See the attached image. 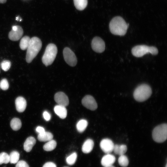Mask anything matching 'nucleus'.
Listing matches in <instances>:
<instances>
[{"mask_svg": "<svg viewBox=\"0 0 167 167\" xmlns=\"http://www.w3.org/2000/svg\"><path fill=\"white\" fill-rule=\"evenodd\" d=\"M129 24H127L121 16L113 17L109 24V28L111 32L116 35L124 36L126 34Z\"/></svg>", "mask_w": 167, "mask_h": 167, "instance_id": "1", "label": "nucleus"}, {"mask_svg": "<svg viewBox=\"0 0 167 167\" xmlns=\"http://www.w3.org/2000/svg\"><path fill=\"white\" fill-rule=\"evenodd\" d=\"M42 45V42L39 38L33 37L30 39L27 49L26 59L28 63L31 62L41 50Z\"/></svg>", "mask_w": 167, "mask_h": 167, "instance_id": "2", "label": "nucleus"}, {"mask_svg": "<svg viewBox=\"0 0 167 167\" xmlns=\"http://www.w3.org/2000/svg\"><path fill=\"white\" fill-rule=\"evenodd\" d=\"M152 93L151 87L148 84H142L135 89L133 93V96L136 101L143 102L148 99Z\"/></svg>", "mask_w": 167, "mask_h": 167, "instance_id": "3", "label": "nucleus"}, {"mask_svg": "<svg viewBox=\"0 0 167 167\" xmlns=\"http://www.w3.org/2000/svg\"><path fill=\"white\" fill-rule=\"evenodd\" d=\"M57 52V48L55 45L52 43L48 44L42 58L43 63L46 66L51 64L55 58Z\"/></svg>", "mask_w": 167, "mask_h": 167, "instance_id": "4", "label": "nucleus"}, {"mask_svg": "<svg viewBox=\"0 0 167 167\" xmlns=\"http://www.w3.org/2000/svg\"><path fill=\"white\" fill-rule=\"evenodd\" d=\"M131 52L134 56L141 57L148 53L156 55L158 54V51L157 49L154 46L140 45L133 47L132 49Z\"/></svg>", "mask_w": 167, "mask_h": 167, "instance_id": "5", "label": "nucleus"}, {"mask_svg": "<svg viewBox=\"0 0 167 167\" xmlns=\"http://www.w3.org/2000/svg\"><path fill=\"white\" fill-rule=\"evenodd\" d=\"M152 137L156 142L161 143L165 141L167 137V125L163 123L156 126L153 130Z\"/></svg>", "mask_w": 167, "mask_h": 167, "instance_id": "6", "label": "nucleus"}, {"mask_svg": "<svg viewBox=\"0 0 167 167\" xmlns=\"http://www.w3.org/2000/svg\"><path fill=\"white\" fill-rule=\"evenodd\" d=\"M64 58L66 63L70 66H74L77 63V59L74 52L68 47L64 48L63 52Z\"/></svg>", "mask_w": 167, "mask_h": 167, "instance_id": "7", "label": "nucleus"}, {"mask_svg": "<svg viewBox=\"0 0 167 167\" xmlns=\"http://www.w3.org/2000/svg\"><path fill=\"white\" fill-rule=\"evenodd\" d=\"M92 49L98 53H101L104 51L105 48V44L104 41L100 37H94L91 43Z\"/></svg>", "mask_w": 167, "mask_h": 167, "instance_id": "8", "label": "nucleus"}, {"mask_svg": "<svg viewBox=\"0 0 167 167\" xmlns=\"http://www.w3.org/2000/svg\"><path fill=\"white\" fill-rule=\"evenodd\" d=\"M82 103L85 107L91 110H94L97 108V104L95 99L91 95L85 96L82 100Z\"/></svg>", "mask_w": 167, "mask_h": 167, "instance_id": "9", "label": "nucleus"}, {"mask_svg": "<svg viewBox=\"0 0 167 167\" xmlns=\"http://www.w3.org/2000/svg\"><path fill=\"white\" fill-rule=\"evenodd\" d=\"M23 31L21 27L18 25L13 26L12 30L9 32L8 37L12 41H17L22 36Z\"/></svg>", "mask_w": 167, "mask_h": 167, "instance_id": "10", "label": "nucleus"}, {"mask_svg": "<svg viewBox=\"0 0 167 167\" xmlns=\"http://www.w3.org/2000/svg\"><path fill=\"white\" fill-rule=\"evenodd\" d=\"M114 145L111 139L107 138L103 139L100 143L101 149L107 154L110 153L113 151Z\"/></svg>", "mask_w": 167, "mask_h": 167, "instance_id": "11", "label": "nucleus"}, {"mask_svg": "<svg viewBox=\"0 0 167 167\" xmlns=\"http://www.w3.org/2000/svg\"><path fill=\"white\" fill-rule=\"evenodd\" d=\"M54 99L58 105L66 107L69 104L68 98L66 95L62 92L56 93L54 95Z\"/></svg>", "mask_w": 167, "mask_h": 167, "instance_id": "12", "label": "nucleus"}, {"mask_svg": "<svg viewBox=\"0 0 167 167\" xmlns=\"http://www.w3.org/2000/svg\"><path fill=\"white\" fill-rule=\"evenodd\" d=\"M115 160L116 158L113 155L109 153L107 154L102 158L101 163L103 166L105 167L112 165Z\"/></svg>", "mask_w": 167, "mask_h": 167, "instance_id": "13", "label": "nucleus"}, {"mask_svg": "<svg viewBox=\"0 0 167 167\" xmlns=\"http://www.w3.org/2000/svg\"><path fill=\"white\" fill-rule=\"evenodd\" d=\"M15 105L17 110L19 112H22L25 109L27 102L24 98L19 96L16 99Z\"/></svg>", "mask_w": 167, "mask_h": 167, "instance_id": "14", "label": "nucleus"}, {"mask_svg": "<svg viewBox=\"0 0 167 167\" xmlns=\"http://www.w3.org/2000/svg\"><path fill=\"white\" fill-rule=\"evenodd\" d=\"M54 110L55 113L60 118L64 119L66 117L67 111L66 107L57 105L54 107Z\"/></svg>", "mask_w": 167, "mask_h": 167, "instance_id": "15", "label": "nucleus"}, {"mask_svg": "<svg viewBox=\"0 0 167 167\" xmlns=\"http://www.w3.org/2000/svg\"><path fill=\"white\" fill-rule=\"evenodd\" d=\"M36 143V140L34 137L32 136L28 137L25 141L24 144V150L27 152H30Z\"/></svg>", "mask_w": 167, "mask_h": 167, "instance_id": "16", "label": "nucleus"}, {"mask_svg": "<svg viewBox=\"0 0 167 167\" xmlns=\"http://www.w3.org/2000/svg\"><path fill=\"white\" fill-rule=\"evenodd\" d=\"M94 145L93 141L91 139L86 140L84 143L82 148V152L85 153H90L93 149Z\"/></svg>", "mask_w": 167, "mask_h": 167, "instance_id": "17", "label": "nucleus"}, {"mask_svg": "<svg viewBox=\"0 0 167 167\" xmlns=\"http://www.w3.org/2000/svg\"><path fill=\"white\" fill-rule=\"evenodd\" d=\"M127 147L124 144L114 145L113 151L116 154L120 156L124 155L127 151Z\"/></svg>", "mask_w": 167, "mask_h": 167, "instance_id": "18", "label": "nucleus"}, {"mask_svg": "<svg viewBox=\"0 0 167 167\" xmlns=\"http://www.w3.org/2000/svg\"><path fill=\"white\" fill-rule=\"evenodd\" d=\"M53 135L49 132L45 131L44 132L39 134L37 136V139L40 141H48L53 139Z\"/></svg>", "mask_w": 167, "mask_h": 167, "instance_id": "19", "label": "nucleus"}, {"mask_svg": "<svg viewBox=\"0 0 167 167\" xmlns=\"http://www.w3.org/2000/svg\"><path fill=\"white\" fill-rule=\"evenodd\" d=\"M73 1L75 8L79 11L84 10L88 4V0H73Z\"/></svg>", "mask_w": 167, "mask_h": 167, "instance_id": "20", "label": "nucleus"}, {"mask_svg": "<svg viewBox=\"0 0 167 167\" xmlns=\"http://www.w3.org/2000/svg\"><path fill=\"white\" fill-rule=\"evenodd\" d=\"M57 145L56 142L51 139L45 143L43 146V149L47 151H50L54 150Z\"/></svg>", "mask_w": 167, "mask_h": 167, "instance_id": "21", "label": "nucleus"}, {"mask_svg": "<svg viewBox=\"0 0 167 167\" xmlns=\"http://www.w3.org/2000/svg\"><path fill=\"white\" fill-rule=\"evenodd\" d=\"M10 125L13 130L17 131L19 130L21 127V122L19 118H14L11 121Z\"/></svg>", "mask_w": 167, "mask_h": 167, "instance_id": "22", "label": "nucleus"}, {"mask_svg": "<svg viewBox=\"0 0 167 167\" xmlns=\"http://www.w3.org/2000/svg\"><path fill=\"white\" fill-rule=\"evenodd\" d=\"M88 125L87 121L85 119H81L77 123L76 127L78 132H83L86 128Z\"/></svg>", "mask_w": 167, "mask_h": 167, "instance_id": "23", "label": "nucleus"}, {"mask_svg": "<svg viewBox=\"0 0 167 167\" xmlns=\"http://www.w3.org/2000/svg\"><path fill=\"white\" fill-rule=\"evenodd\" d=\"M30 40V38L28 36H25L21 40L19 43L20 49L23 50L27 49Z\"/></svg>", "mask_w": 167, "mask_h": 167, "instance_id": "24", "label": "nucleus"}, {"mask_svg": "<svg viewBox=\"0 0 167 167\" xmlns=\"http://www.w3.org/2000/svg\"><path fill=\"white\" fill-rule=\"evenodd\" d=\"M19 153L16 151H13L9 155V162L11 164L16 163L19 161Z\"/></svg>", "mask_w": 167, "mask_h": 167, "instance_id": "25", "label": "nucleus"}, {"mask_svg": "<svg viewBox=\"0 0 167 167\" xmlns=\"http://www.w3.org/2000/svg\"><path fill=\"white\" fill-rule=\"evenodd\" d=\"M119 165L122 167H126L129 164V160L127 157L124 154L120 156L118 159Z\"/></svg>", "mask_w": 167, "mask_h": 167, "instance_id": "26", "label": "nucleus"}, {"mask_svg": "<svg viewBox=\"0 0 167 167\" xmlns=\"http://www.w3.org/2000/svg\"><path fill=\"white\" fill-rule=\"evenodd\" d=\"M77 156V154L76 152L72 153L66 158V162L69 165H74L76 162Z\"/></svg>", "mask_w": 167, "mask_h": 167, "instance_id": "27", "label": "nucleus"}, {"mask_svg": "<svg viewBox=\"0 0 167 167\" xmlns=\"http://www.w3.org/2000/svg\"><path fill=\"white\" fill-rule=\"evenodd\" d=\"M9 162V155L5 152L1 153H0V165L2 164H7Z\"/></svg>", "mask_w": 167, "mask_h": 167, "instance_id": "28", "label": "nucleus"}, {"mask_svg": "<svg viewBox=\"0 0 167 167\" xmlns=\"http://www.w3.org/2000/svg\"><path fill=\"white\" fill-rule=\"evenodd\" d=\"M1 65L2 69L4 71H7L11 67V63L9 61L5 60L2 62Z\"/></svg>", "mask_w": 167, "mask_h": 167, "instance_id": "29", "label": "nucleus"}, {"mask_svg": "<svg viewBox=\"0 0 167 167\" xmlns=\"http://www.w3.org/2000/svg\"><path fill=\"white\" fill-rule=\"evenodd\" d=\"M9 87V85L7 80L6 79H2L0 83V88L3 90H7Z\"/></svg>", "mask_w": 167, "mask_h": 167, "instance_id": "30", "label": "nucleus"}, {"mask_svg": "<svg viewBox=\"0 0 167 167\" xmlns=\"http://www.w3.org/2000/svg\"><path fill=\"white\" fill-rule=\"evenodd\" d=\"M15 167H29L28 164L25 161H18L16 163Z\"/></svg>", "mask_w": 167, "mask_h": 167, "instance_id": "31", "label": "nucleus"}, {"mask_svg": "<svg viewBox=\"0 0 167 167\" xmlns=\"http://www.w3.org/2000/svg\"><path fill=\"white\" fill-rule=\"evenodd\" d=\"M43 116L44 119L46 121H49L51 119V116L50 113L45 111L43 113Z\"/></svg>", "mask_w": 167, "mask_h": 167, "instance_id": "32", "label": "nucleus"}, {"mask_svg": "<svg viewBox=\"0 0 167 167\" xmlns=\"http://www.w3.org/2000/svg\"><path fill=\"white\" fill-rule=\"evenodd\" d=\"M42 167H57V166L54 163L48 162L45 163Z\"/></svg>", "mask_w": 167, "mask_h": 167, "instance_id": "33", "label": "nucleus"}, {"mask_svg": "<svg viewBox=\"0 0 167 167\" xmlns=\"http://www.w3.org/2000/svg\"><path fill=\"white\" fill-rule=\"evenodd\" d=\"M36 131L39 134L42 133L45 131L44 128L43 127L40 126H38L36 127Z\"/></svg>", "mask_w": 167, "mask_h": 167, "instance_id": "34", "label": "nucleus"}, {"mask_svg": "<svg viewBox=\"0 0 167 167\" xmlns=\"http://www.w3.org/2000/svg\"><path fill=\"white\" fill-rule=\"evenodd\" d=\"M6 0H0V3H4L6 2Z\"/></svg>", "mask_w": 167, "mask_h": 167, "instance_id": "35", "label": "nucleus"}, {"mask_svg": "<svg viewBox=\"0 0 167 167\" xmlns=\"http://www.w3.org/2000/svg\"><path fill=\"white\" fill-rule=\"evenodd\" d=\"M105 167H115L113 166V165H111L110 166H107Z\"/></svg>", "mask_w": 167, "mask_h": 167, "instance_id": "36", "label": "nucleus"}, {"mask_svg": "<svg viewBox=\"0 0 167 167\" xmlns=\"http://www.w3.org/2000/svg\"><path fill=\"white\" fill-rule=\"evenodd\" d=\"M165 167H167V164L166 165Z\"/></svg>", "mask_w": 167, "mask_h": 167, "instance_id": "37", "label": "nucleus"}, {"mask_svg": "<svg viewBox=\"0 0 167 167\" xmlns=\"http://www.w3.org/2000/svg\"><path fill=\"white\" fill-rule=\"evenodd\" d=\"M67 167V166H65V167Z\"/></svg>", "mask_w": 167, "mask_h": 167, "instance_id": "38", "label": "nucleus"}]
</instances>
